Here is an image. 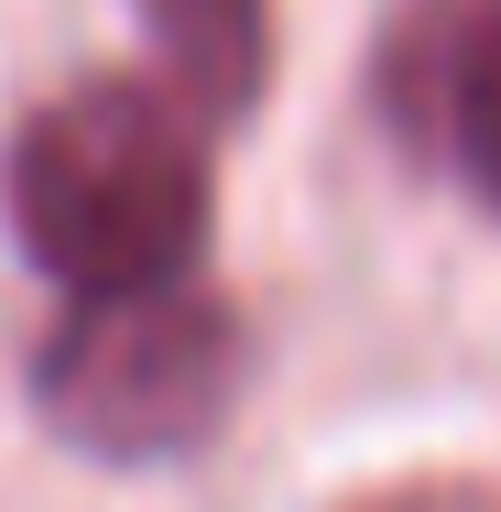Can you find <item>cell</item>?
Instances as JSON below:
<instances>
[{
    "label": "cell",
    "mask_w": 501,
    "mask_h": 512,
    "mask_svg": "<svg viewBox=\"0 0 501 512\" xmlns=\"http://www.w3.org/2000/svg\"><path fill=\"white\" fill-rule=\"evenodd\" d=\"M142 22H153L175 88H186L207 120H229V109L262 99V66H273V0H142Z\"/></svg>",
    "instance_id": "cell-4"
},
{
    "label": "cell",
    "mask_w": 501,
    "mask_h": 512,
    "mask_svg": "<svg viewBox=\"0 0 501 512\" xmlns=\"http://www.w3.org/2000/svg\"><path fill=\"white\" fill-rule=\"evenodd\" d=\"M0 207L33 273L66 295H120V284H175L207 251V109L153 77H77L44 99L11 153H0Z\"/></svg>",
    "instance_id": "cell-1"
},
{
    "label": "cell",
    "mask_w": 501,
    "mask_h": 512,
    "mask_svg": "<svg viewBox=\"0 0 501 512\" xmlns=\"http://www.w3.org/2000/svg\"><path fill=\"white\" fill-rule=\"evenodd\" d=\"M382 512H491V502H469V491H414V502H382Z\"/></svg>",
    "instance_id": "cell-5"
},
{
    "label": "cell",
    "mask_w": 501,
    "mask_h": 512,
    "mask_svg": "<svg viewBox=\"0 0 501 512\" xmlns=\"http://www.w3.org/2000/svg\"><path fill=\"white\" fill-rule=\"evenodd\" d=\"M240 393V316L197 273L77 295L33 360V404L88 458H175Z\"/></svg>",
    "instance_id": "cell-2"
},
{
    "label": "cell",
    "mask_w": 501,
    "mask_h": 512,
    "mask_svg": "<svg viewBox=\"0 0 501 512\" xmlns=\"http://www.w3.org/2000/svg\"><path fill=\"white\" fill-rule=\"evenodd\" d=\"M393 120L501 207V0H436L393 33Z\"/></svg>",
    "instance_id": "cell-3"
}]
</instances>
